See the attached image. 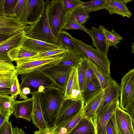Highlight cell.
<instances>
[{"instance_id": "obj_14", "label": "cell", "mask_w": 134, "mask_h": 134, "mask_svg": "<svg viewBox=\"0 0 134 134\" xmlns=\"http://www.w3.org/2000/svg\"><path fill=\"white\" fill-rule=\"evenodd\" d=\"M22 46L27 49L37 53L42 52L61 48L60 46L29 37L26 35Z\"/></svg>"}, {"instance_id": "obj_1", "label": "cell", "mask_w": 134, "mask_h": 134, "mask_svg": "<svg viewBox=\"0 0 134 134\" xmlns=\"http://www.w3.org/2000/svg\"><path fill=\"white\" fill-rule=\"evenodd\" d=\"M38 94L46 128L53 126L60 107L64 99V92L60 88L54 86Z\"/></svg>"}, {"instance_id": "obj_36", "label": "cell", "mask_w": 134, "mask_h": 134, "mask_svg": "<svg viewBox=\"0 0 134 134\" xmlns=\"http://www.w3.org/2000/svg\"><path fill=\"white\" fill-rule=\"evenodd\" d=\"M81 63L84 73L83 92L90 81L96 77L88 64L83 58Z\"/></svg>"}, {"instance_id": "obj_43", "label": "cell", "mask_w": 134, "mask_h": 134, "mask_svg": "<svg viewBox=\"0 0 134 134\" xmlns=\"http://www.w3.org/2000/svg\"><path fill=\"white\" fill-rule=\"evenodd\" d=\"M28 0H19L14 10L13 17L18 20L20 19L26 8Z\"/></svg>"}, {"instance_id": "obj_50", "label": "cell", "mask_w": 134, "mask_h": 134, "mask_svg": "<svg viewBox=\"0 0 134 134\" xmlns=\"http://www.w3.org/2000/svg\"><path fill=\"white\" fill-rule=\"evenodd\" d=\"M25 132L20 128L16 127L13 128L12 134H25Z\"/></svg>"}, {"instance_id": "obj_52", "label": "cell", "mask_w": 134, "mask_h": 134, "mask_svg": "<svg viewBox=\"0 0 134 134\" xmlns=\"http://www.w3.org/2000/svg\"><path fill=\"white\" fill-rule=\"evenodd\" d=\"M5 0H0V15H3V6Z\"/></svg>"}, {"instance_id": "obj_6", "label": "cell", "mask_w": 134, "mask_h": 134, "mask_svg": "<svg viewBox=\"0 0 134 134\" xmlns=\"http://www.w3.org/2000/svg\"><path fill=\"white\" fill-rule=\"evenodd\" d=\"M72 68L53 64L45 66L40 71L51 79L54 86L60 88L64 93Z\"/></svg>"}, {"instance_id": "obj_24", "label": "cell", "mask_w": 134, "mask_h": 134, "mask_svg": "<svg viewBox=\"0 0 134 134\" xmlns=\"http://www.w3.org/2000/svg\"><path fill=\"white\" fill-rule=\"evenodd\" d=\"M105 9L111 15L117 14L129 18L132 16V14L127 8L126 4L118 0H108Z\"/></svg>"}, {"instance_id": "obj_38", "label": "cell", "mask_w": 134, "mask_h": 134, "mask_svg": "<svg viewBox=\"0 0 134 134\" xmlns=\"http://www.w3.org/2000/svg\"><path fill=\"white\" fill-rule=\"evenodd\" d=\"M77 70V67L72 68L69 74L64 93V99H69L74 79Z\"/></svg>"}, {"instance_id": "obj_28", "label": "cell", "mask_w": 134, "mask_h": 134, "mask_svg": "<svg viewBox=\"0 0 134 134\" xmlns=\"http://www.w3.org/2000/svg\"><path fill=\"white\" fill-rule=\"evenodd\" d=\"M83 58L89 65L99 81L102 89H103L112 79L111 76L105 75L88 57L85 56Z\"/></svg>"}, {"instance_id": "obj_44", "label": "cell", "mask_w": 134, "mask_h": 134, "mask_svg": "<svg viewBox=\"0 0 134 134\" xmlns=\"http://www.w3.org/2000/svg\"><path fill=\"white\" fill-rule=\"evenodd\" d=\"M30 25H27L26 26L21 28L17 30L6 33L5 34L0 35V42L14 36L19 33L25 31H27L30 29Z\"/></svg>"}, {"instance_id": "obj_48", "label": "cell", "mask_w": 134, "mask_h": 134, "mask_svg": "<svg viewBox=\"0 0 134 134\" xmlns=\"http://www.w3.org/2000/svg\"><path fill=\"white\" fill-rule=\"evenodd\" d=\"M57 126H53L45 128L42 130L36 131L34 132V134H55Z\"/></svg>"}, {"instance_id": "obj_21", "label": "cell", "mask_w": 134, "mask_h": 134, "mask_svg": "<svg viewBox=\"0 0 134 134\" xmlns=\"http://www.w3.org/2000/svg\"><path fill=\"white\" fill-rule=\"evenodd\" d=\"M34 103L32 119V122L38 130L46 128L39 99L38 93L32 94Z\"/></svg>"}, {"instance_id": "obj_11", "label": "cell", "mask_w": 134, "mask_h": 134, "mask_svg": "<svg viewBox=\"0 0 134 134\" xmlns=\"http://www.w3.org/2000/svg\"><path fill=\"white\" fill-rule=\"evenodd\" d=\"M120 90V86L116 80L112 78L104 89V93L97 110V115L111 102L119 99Z\"/></svg>"}, {"instance_id": "obj_45", "label": "cell", "mask_w": 134, "mask_h": 134, "mask_svg": "<svg viewBox=\"0 0 134 134\" xmlns=\"http://www.w3.org/2000/svg\"><path fill=\"white\" fill-rule=\"evenodd\" d=\"M13 129L11 122L8 120L0 126V134H12Z\"/></svg>"}, {"instance_id": "obj_4", "label": "cell", "mask_w": 134, "mask_h": 134, "mask_svg": "<svg viewBox=\"0 0 134 134\" xmlns=\"http://www.w3.org/2000/svg\"><path fill=\"white\" fill-rule=\"evenodd\" d=\"M66 14L62 0H52L49 2L47 10L48 21L52 33L58 40L63 29Z\"/></svg>"}, {"instance_id": "obj_41", "label": "cell", "mask_w": 134, "mask_h": 134, "mask_svg": "<svg viewBox=\"0 0 134 134\" xmlns=\"http://www.w3.org/2000/svg\"><path fill=\"white\" fill-rule=\"evenodd\" d=\"M19 0H6L3 6V15L13 17L15 7Z\"/></svg>"}, {"instance_id": "obj_46", "label": "cell", "mask_w": 134, "mask_h": 134, "mask_svg": "<svg viewBox=\"0 0 134 134\" xmlns=\"http://www.w3.org/2000/svg\"><path fill=\"white\" fill-rule=\"evenodd\" d=\"M16 68L11 62L0 60V72L15 70Z\"/></svg>"}, {"instance_id": "obj_10", "label": "cell", "mask_w": 134, "mask_h": 134, "mask_svg": "<svg viewBox=\"0 0 134 134\" xmlns=\"http://www.w3.org/2000/svg\"><path fill=\"white\" fill-rule=\"evenodd\" d=\"M45 4L43 0H28L27 6L19 20L27 25H33L42 13Z\"/></svg>"}, {"instance_id": "obj_37", "label": "cell", "mask_w": 134, "mask_h": 134, "mask_svg": "<svg viewBox=\"0 0 134 134\" xmlns=\"http://www.w3.org/2000/svg\"><path fill=\"white\" fill-rule=\"evenodd\" d=\"M17 72L14 76L12 85L10 89V96L15 99L18 95H19V99H28L26 95L22 92L20 83L18 78Z\"/></svg>"}, {"instance_id": "obj_2", "label": "cell", "mask_w": 134, "mask_h": 134, "mask_svg": "<svg viewBox=\"0 0 134 134\" xmlns=\"http://www.w3.org/2000/svg\"><path fill=\"white\" fill-rule=\"evenodd\" d=\"M49 0L45 2L43 11L37 21L30 25L26 32L27 37L51 43L57 44L60 46L58 40L54 35L50 28L47 15Z\"/></svg>"}, {"instance_id": "obj_19", "label": "cell", "mask_w": 134, "mask_h": 134, "mask_svg": "<svg viewBox=\"0 0 134 134\" xmlns=\"http://www.w3.org/2000/svg\"><path fill=\"white\" fill-rule=\"evenodd\" d=\"M70 134H97V120L92 117L84 116Z\"/></svg>"}, {"instance_id": "obj_51", "label": "cell", "mask_w": 134, "mask_h": 134, "mask_svg": "<svg viewBox=\"0 0 134 134\" xmlns=\"http://www.w3.org/2000/svg\"><path fill=\"white\" fill-rule=\"evenodd\" d=\"M21 90L22 93L25 95H27L29 94H31L30 89L28 87H24Z\"/></svg>"}, {"instance_id": "obj_9", "label": "cell", "mask_w": 134, "mask_h": 134, "mask_svg": "<svg viewBox=\"0 0 134 134\" xmlns=\"http://www.w3.org/2000/svg\"><path fill=\"white\" fill-rule=\"evenodd\" d=\"M64 54L44 58L16 63L15 66L18 75H23L40 71L46 66L54 64L61 59Z\"/></svg>"}, {"instance_id": "obj_16", "label": "cell", "mask_w": 134, "mask_h": 134, "mask_svg": "<svg viewBox=\"0 0 134 134\" xmlns=\"http://www.w3.org/2000/svg\"><path fill=\"white\" fill-rule=\"evenodd\" d=\"M121 134H134L132 120L130 115L122 109L119 104L114 112Z\"/></svg>"}, {"instance_id": "obj_13", "label": "cell", "mask_w": 134, "mask_h": 134, "mask_svg": "<svg viewBox=\"0 0 134 134\" xmlns=\"http://www.w3.org/2000/svg\"><path fill=\"white\" fill-rule=\"evenodd\" d=\"M26 32L19 33L0 42V60L12 62L8 53L13 48L22 46Z\"/></svg>"}, {"instance_id": "obj_12", "label": "cell", "mask_w": 134, "mask_h": 134, "mask_svg": "<svg viewBox=\"0 0 134 134\" xmlns=\"http://www.w3.org/2000/svg\"><path fill=\"white\" fill-rule=\"evenodd\" d=\"M119 104V99L111 102L97 113V134H107V124Z\"/></svg>"}, {"instance_id": "obj_49", "label": "cell", "mask_w": 134, "mask_h": 134, "mask_svg": "<svg viewBox=\"0 0 134 134\" xmlns=\"http://www.w3.org/2000/svg\"><path fill=\"white\" fill-rule=\"evenodd\" d=\"M126 111L130 115L132 120H134V96L127 107Z\"/></svg>"}, {"instance_id": "obj_5", "label": "cell", "mask_w": 134, "mask_h": 134, "mask_svg": "<svg viewBox=\"0 0 134 134\" xmlns=\"http://www.w3.org/2000/svg\"><path fill=\"white\" fill-rule=\"evenodd\" d=\"M21 80L20 83L21 89L29 87L32 94L41 92L54 86L51 79L40 71L21 75Z\"/></svg>"}, {"instance_id": "obj_20", "label": "cell", "mask_w": 134, "mask_h": 134, "mask_svg": "<svg viewBox=\"0 0 134 134\" xmlns=\"http://www.w3.org/2000/svg\"><path fill=\"white\" fill-rule=\"evenodd\" d=\"M27 25L13 17L0 15V35L17 30Z\"/></svg>"}, {"instance_id": "obj_26", "label": "cell", "mask_w": 134, "mask_h": 134, "mask_svg": "<svg viewBox=\"0 0 134 134\" xmlns=\"http://www.w3.org/2000/svg\"><path fill=\"white\" fill-rule=\"evenodd\" d=\"M38 53L27 49L21 46L13 48L8 52V54L12 62L34 56Z\"/></svg>"}, {"instance_id": "obj_3", "label": "cell", "mask_w": 134, "mask_h": 134, "mask_svg": "<svg viewBox=\"0 0 134 134\" xmlns=\"http://www.w3.org/2000/svg\"><path fill=\"white\" fill-rule=\"evenodd\" d=\"M77 50L82 55L88 57L105 75H110V62L107 54L95 49L93 46L88 45L81 40L73 37Z\"/></svg>"}, {"instance_id": "obj_53", "label": "cell", "mask_w": 134, "mask_h": 134, "mask_svg": "<svg viewBox=\"0 0 134 134\" xmlns=\"http://www.w3.org/2000/svg\"><path fill=\"white\" fill-rule=\"evenodd\" d=\"M131 51L133 54L134 56V40L131 46Z\"/></svg>"}, {"instance_id": "obj_40", "label": "cell", "mask_w": 134, "mask_h": 134, "mask_svg": "<svg viewBox=\"0 0 134 134\" xmlns=\"http://www.w3.org/2000/svg\"><path fill=\"white\" fill-rule=\"evenodd\" d=\"M106 131L107 134H121L118 126L114 112L107 124Z\"/></svg>"}, {"instance_id": "obj_32", "label": "cell", "mask_w": 134, "mask_h": 134, "mask_svg": "<svg viewBox=\"0 0 134 134\" xmlns=\"http://www.w3.org/2000/svg\"><path fill=\"white\" fill-rule=\"evenodd\" d=\"M104 32L108 48L112 46L118 49L117 44L121 42V41L123 40L124 38L113 29L109 31L105 28Z\"/></svg>"}, {"instance_id": "obj_35", "label": "cell", "mask_w": 134, "mask_h": 134, "mask_svg": "<svg viewBox=\"0 0 134 134\" xmlns=\"http://www.w3.org/2000/svg\"><path fill=\"white\" fill-rule=\"evenodd\" d=\"M15 99L8 95H0V108L6 111L10 115L13 114Z\"/></svg>"}, {"instance_id": "obj_15", "label": "cell", "mask_w": 134, "mask_h": 134, "mask_svg": "<svg viewBox=\"0 0 134 134\" xmlns=\"http://www.w3.org/2000/svg\"><path fill=\"white\" fill-rule=\"evenodd\" d=\"M34 99L33 97L21 101L15 100L13 114L16 118H21L30 121L32 119Z\"/></svg>"}, {"instance_id": "obj_55", "label": "cell", "mask_w": 134, "mask_h": 134, "mask_svg": "<svg viewBox=\"0 0 134 134\" xmlns=\"http://www.w3.org/2000/svg\"><path fill=\"white\" fill-rule=\"evenodd\" d=\"M132 125L133 129L134 131V120H132Z\"/></svg>"}, {"instance_id": "obj_23", "label": "cell", "mask_w": 134, "mask_h": 134, "mask_svg": "<svg viewBox=\"0 0 134 134\" xmlns=\"http://www.w3.org/2000/svg\"><path fill=\"white\" fill-rule=\"evenodd\" d=\"M83 107L76 115L57 126L55 134H70L81 119L85 116Z\"/></svg>"}, {"instance_id": "obj_17", "label": "cell", "mask_w": 134, "mask_h": 134, "mask_svg": "<svg viewBox=\"0 0 134 134\" xmlns=\"http://www.w3.org/2000/svg\"><path fill=\"white\" fill-rule=\"evenodd\" d=\"M105 28L99 25L97 28L92 27L87 34L91 38L93 46L100 52L107 54L109 48L104 32Z\"/></svg>"}, {"instance_id": "obj_54", "label": "cell", "mask_w": 134, "mask_h": 134, "mask_svg": "<svg viewBox=\"0 0 134 134\" xmlns=\"http://www.w3.org/2000/svg\"><path fill=\"white\" fill-rule=\"evenodd\" d=\"M123 2L126 4L130 2L133 0H117Z\"/></svg>"}, {"instance_id": "obj_7", "label": "cell", "mask_w": 134, "mask_h": 134, "mask_svg": "<svg viewBox=\"0 0 134 134\" xmlns=\"http://www.w3.org/2000/svg\"><path fill=\"white\" fill-rule=\"evenodd\" d=\"M84 106L83 99L77 100L64 99L58 112L55 126H58L60 125L78 113Z\"/></svg>"}, {"instance_id": "obj_30", "label": "cell", "mask_w": 134, "mask_h": 134, "mask_svg": "<svg viewBox=\"0 0 134 134\" xmlns=\"http://www.w3.org/2000/svg\"><path fill=\"white\" fill-rule=\"evenodd\" d=\"M102 89L100 84L96 77L91 80L82 93V99L84 102L91 96Z\"/></svg>"}, {"instance_id": "obj_33", "label": "cell", "mask_w": 134, "mask_h": 134, "mask_svg": "<svg viewBox=\"0 0 134 134\" xmlns=\"http://www.w3.org/2000/svg\"><path fill=\"white\" fill-rule=\"evenodd\" d=\"M90 11L83 7L79 6L71 13L72 17L80 24L85 23L90 18Z\"/></svg>"}, {"instance_id": "obj_8", "label": "cell", "mask_w": 134, "mask_h": 134, "mask_svg": "<svg viewBox=\"0 0 134 134\" xmlns=\"http://www.w3.org/2000/svg\"><path fill=\"white\" fill-rule=\"evenodd\" d=\"M119 106L126 111L134 96V68L130 70L121 79Z\"/></svg>"}, {"instance_id": "obj_27", "label": "cell", "mask_w": 134, "mask_h": 134, "mask_svg": "<svg viewBox=\"0 0 134 134\" xmlns=\"http://www.w3.org/2000/svg\"><path fill=\"white\" fill-rule=\"evenodd\" d=\"M68 49L63 47L46 52L38 53L37 54L30 57L17 60L16 63H20L30 60L46 58L49 57L63 54Z\"/></svg>"}, {"instance_id": "obj_31", "label": "cell", "mask_w": 134, "mask_h": 134, "mask_svg": "<svg viewBox=\"0 0 134 134\" xmlns=\"http://www.w3.org/2000/svg\"><path fill=\"white\" fill-rule=\"evenodd\" d=\"M73 37L68 32L62 30L59 34L58 39L60 46L68 49L77 51Z\"/></svg>"}, {"instance_id": "obj_29", "label": "cell", "mask_w": 134, "mask_h": 134, "mask_svg": "<svg viewBox=\"0 0 134 134\" xmlns=\"http://www.w3.org/2000/svg\"><path fill=\"white\" fill-rule=\"evenodd\" d=\"M70 29L80 30L87 34L90 30L76 20L71 13H68L65 17L63 29L68 30Z\"/></svg>"}, {"instance_id": "obj_39", "label": "cell", "mask_w": 134, "mask_h": 134, "mask_svg": "<svg viewBox=\"0 0 134 134\" xmlns=\"http://www.w3.org/2000/svg\"><path fill=\"white\" fill-rule=\"evenodd\" d=\"M69 99L74 100L83 99L82 93L78 80L77 70L74 79Z\"/></svg>"}, {"instance_id": "obj_47", "label": "cell", "mask_w": 134, "mask_h": 134, "mask_svg": "<svg viewBox=\"0 0 134 134\" xmlns=\"http://www.w3.org/2000/svg\"><path fill=\"white\" fill-rule=\"evenodd\" d=\"M81 61L77 66V68L78 80L80 89L82 93L84 80V73L83 70L81 63Z\"/></svg>"}, {"instance_id": "obj_42", "label": "cell", "mask_w": 134, "mask_h": 134, "mask_svg": "<svg viewBox=\"0 0 134 134\" xmlns=\"http://www.w3.org/2000/svg\"><path fill=\"white\" fill-rule=\"evenodd\" d=\"M63 5L66 13H71L84 2L80 0H62Z\"/></svg>"}, {"instance_id": "obj_25", "label": "cell", "mask_w": 134, "mask_h": 134, "mask_svg": "<svg viewBox=\"0 0 134 134\" xmlns=\"http://www.w3.org/2000/svg\"><path fill=\"white\" fill-rule=\"evenodd\" d=\"M17 72L16 69L0 72V95H10L13 78Z\"/></svg>"}, {"instance_id": "obj_22", "label": "cell", "mask_w": 134, "mask_h": 134, "mask_svg": "<svg viewBox=\"0 0 134 134\" xmlns=\"http://www.w3.org/2000/svg\"><path fill=\"white\" fill-rule=\"evenodd\" d=\"M83 58L82 55L77 51L68 49L64 53L62 58L53 64L73 68L77 66Z\"/></svg>"}, {"instance_id": "obj_34", "label": "cell", "mask_w": 134, "mask_h": 134, "mask_svg": "<svg viewBox=\"0 0 134 134\" xmlns=\"http://www.w3.org/2000/svg\"><path fill=\"white\" fill-rule=\"evenodd\" d=\"M108 0H92L88 2H84L80 6L88 9L90 12L96 11L105 9Z\"/></svg>"}, {"instance_id": "obj_18", "label": "cell", "mask_w": 134, "mask_h": 134, "mask_svg": "<svg viewBox=\"0 0 134 134\" xmlns=\"http://www.w3.org/2000/svg\"><path fill=\"white\" fill-rule=\"evenodd\" d=\"M104 93V89L95 93L84 102L85 116L93 118L97 120V111Z\"/></svg>"}]
</instances>
